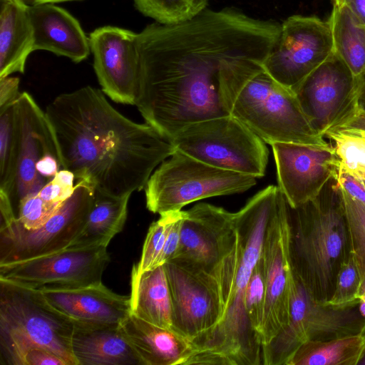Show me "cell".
Returning a JSON list of instances; mask_svg holds the SVG:
<instances>
[{"mask_svg": "<svg viewBox=\"0 0 365 365\" xmlns=\"http://www.w3.org/2000/svg\"><path fill=\"white\" fill-rule=\"evenodd\" d=\"M175 150L223 170L261 178L269 150L265 143L230 115L192 123L170 139Z\"/></svg>", "mask_w": 365, "mask_h": 365, "instance_id": "ba28073f", "label": "cell"}, {"mask_svg": "<svg viewBox=\"0 0 365 365\" xmlns=\"http://www.w3.org/2000/svg\"><path fill=\"white\" fill-rule=\"evenodd\" d=\"M71 349L78 365H143L119 325L74 323Z\"/></svg>", "mask_w": 365, "mask_h": 365, "instance_id": "603a6c76", "label": "cell"}, {"mask_svg": "<svg viewBox=\"0 0 365 365\" xmlns=\"http://www.w3.org/2000/svg\"><path fill=\"white\" fill-rule=\"evenodd\" d=\"M336 127H349L365 130V110L358 104Z\"/></svg>", "mask_w": 365, "mask_h": 365, "instance_id": "b9f144b4", "label": "cell"}, {"mask_svg": "<svg viewBox=\"0 0 365 365\" xmlns=\"http://www.w3.org/2000/svg\"><path fill=\"white\" fill-rule=\"evenodd\" d=\"M365 328L358 304L334 307L316 300L293 271L287 326L262 349V364L287 365L304 343L355 334Z\"/></svg>", "mask_w": 365, "mask_h": 365, "instance_id": "9c48e42d", "label": "cell"}, {"mask_svg": "<svg viewBox=\"0 0 365 365\" xmlns=\"http://www.w3.org/2000/svg\"><path fill=\"white\" fill-rule=\"evenodd\" d=\"M19 82V78L10 76L0 78V109L16 101L21 93Z\"/></svg>", "mask_w": 365, "mask_h": 365, "instance_id": "60d3db41", "label": "cell"}, {"mask_svg": "<svg viewBox=\"0 0 365 365\" xmlns=\"http://www.w3.org/2000/svg\"><path fill=\"white\" fill-rule=\"evenodd\" d=\"M75 180L76 177L73 172L61 169L38 191V194L48 202L63 203L73 195L76 186Z\"/></svg>", "mask_w": 365, "mask_h": 365, "instance_id": "8d00e7d4", "label": "cell"}, {"mask_svg": "<svg viewBox=\"0 0 365 365\" xmlns=\"http://www.w3.org/2000/svg\"><path fill=\"white\" fill-rule=\"evenodd\" d=\"M171 217L172 212L162 215L158 220L150 225L140 259L133 267L138 272L140 273L153 267L163 249Z\"/></svg>", "mask_w": 365, "mask_h": 365, "instance_id": "d590c367", "label": "cell"}, {"mask_svg": "<svg viewBox=\"0 0 365 365\" xmlns=\"http://www.w3.org/2000/svg\"><path fill=\"white\" fill-rule=\"evenodd\" d=\"M365 357V328L359 333L324 341H309L287 365H357Z\"/></svg>", "mask_w": 365, "mask_h": 365, "instance_id": "4316f807", "label": "cell"}, {"mask_svg": "<svg viewBox=\"0 0 365 365\" xmlns=\"http://www.w3.org/2000/svg\"><path fill=\"white\" fill-rule=\"evenodd\" d=\"M356 299L359 301L358 306L360 313L365 318V277L361 282Z\"/></svg>", "mask_w": 365, "mask_h": 365, "instance_id": "ee69618b", "label": "cell"}, {"mask_svg": "<svg viewBox=\"0 0 365 365\" xmlns=\"http://www.w3.org/2000/svg\"><path fill=\"white\" fill-rule=\"evenodd\" d=\"M282 194L279 186L269 185L235 212V245L212 272L218 283L222 317L214 328L193 341L199 351L191 364H262V345L249 325L245 297Z\"/></svg>", "mask_w": 365, "mask_h": 365, "instance_id": "3957f363", "label": "cell"}, {"mask_svg": "<svg viewBox=\"0 0 365 365\" xmlns=\"http://www.w3.org/2000/svg\"><path fill=\"white\" fill-rule=\"evenodd\" d=\"M281 24L232 9H205L176 24L155 22L137 36L139 81L135 106L170 140L186 125L229 115L220 95L223 71L245 58H267Z\"/></svg>", "mask_w": 365, "mask_h": 365, "instance_id": "6da1fadb", "label": "cell"}, {"mask_svg": "<svg viewBox=\"0 0 365 365\" xmlns=\"http://www.w3.org/2000/svg\"><path fill=\"white\" fill-rule=\"evenodd\" d=\"M73 322L51 306L39 289L0 278V359L19 365L31 348L47 349L78 365L71 349Z\"/></svg>", "mask_w": 365, "mask_h": 365, "instance_id": "8992f818", "label": "cell"}, {"mask_svg": "<svg viewBox=\"0 0 365 365\" xmlns=\"http://www.w3.org/2000/svg\"><path fill=\"white\" fill-rule=\"evenodd\" d=\"M130 197L113 196L95 189L86 222L68 247H108L110 240L123 229Z\"/></svg>", "mask_w": 365, "mask_h": 365, "instance_id": "484cf974", "label": "cell"}, {"mask_svg": "<svg viewBox=\"0 0 365 365\" xmlns=\"http://www.w3.org/2000/svg\"><path fill=\"white\" fill-rule=\"evenodd\" d=\"M361 284L360 274L355 259L350 252L338 272L334 290L329 299L323 304L334 307L356 305Z\"/></svg>", "mask_w": 365, "mask_h": 365, "instance_id": "836d02e7", "label": "cell"}, {"mask_svg": "<svg viewBox=\"0 0 365 365\" xmlns=\"http://www.w3.org/2000/svg\"><path fill=\"white\" fill-rule=\"evenodd\" d=\"M341 192L349 235L351 253L355 259L362 282L365 277V204L351 197L341 187Z\"/></svg>", "mask_w": 365, "mask_h": 365, "instance_id": "1f68e13d", "label": "cell"}, {"mask_svg": "<svg viewBox=\"0 0 365 365\" xmlns=\"http://www.w3.org/2000/svg\"><path fill=\"white\" fill-rule=\"evenodd\" d=\"M106 246L68 247L26 259L0 264V278L35 288H77L102 282L110 262Z\"/></svg>", "mask_w": 365, "mask_h": 365, "instance_id": "7c38bea8", "label": "cell"}, {"mask_svg": "<svg viewBox=\"0 0 365 365\" xmlns=\"http://www.w3.org/2000/svg\"><path fill=\"white\" fill-rule=\"evenodd\" d=\"M235 242V212L199 203L184 211L180 246L173 259L212 273Z\"/></svg>", "mask_w": 365, "mask_h": 365, "instance_id": "ac0fdd59", "label": "cell"}, {"mask_svg": "<svg viewBox=\"0 0 365 365\" xmlns=\"http://www.w3.org/2000/svg\"><path fill=\"white\" fill-rule=\"evenodd\" d=\"M0 78L24 73L34 51V34L28 5L20 0H0Z\"/></svg>", "mask_w": 365, "mask_h": 365, "instance_id": "cb8c5ba5", "label": "cell"}, {"mask_svg": "<svg viewBox=\"0 0 365 365\" xmlns=\"http://www.w3.org/2000/svg\"><path fill=\"white\" fill-rule=\"evenodd\" d=\"M104 94L90 86L62 93L45 113L63 169L105 193L130 196L145 187L155 168L175 148L150 125L121 114Z\"/></svg>", "mask_w": 365, "mask_h": 365, "instance_id": "7a4b0ae2", "label": "cell"}, {"mask_svg": "<svg viewBox=\"0 0 365 365\" xmlns=\"http://www.w3.org/2000/svg\"><path fill=\"white\" fill-rule=\"evenodd\" d=\"M271 146L278 186L292 209L316 197L337 176L340 163L331 143L319 145L277 142Z\"/></svg>", "mask_w": 365, "mask_h": 365, "instance_id": "2e32d148", "label": "cell"}, {"mask_svg": "<svg viewBox=\"0 0 365 365\" xmlns=\"http://www.w3.org/2000/svg\"><path fill=\"white\" fill-rule=\"evenodd\" d=\"M34 30V50L47 51L75 63L90 54L89 38L78 21L66 9L44 3L28 6Z\"/></svg>", "mask_w": 365, "mask_h": 365, "instance_id": "44dd1931", "label": "cell"}, {"mask_svg": "<svg viewBox=\"0 0 365 365\" xmlns=\"http://www.w3.org/2000/svg\"><path fill=\"white\" fill-rule=\"evenodd\" d=\"M130 314L155 325L173 330V308L164 264L130 277Z\"/></svg>", "mask_w": 365, "mask_h": 365, "instance_id": "d4e9b609", "label": "cell"}, {"mask_svg": "<svg viewBox=\"0 0 365 365\" xmlns=\"http://www.w3.org/2000/svg\"><path fill=\"white\" fill-rule=\"evenodd\" d=\"M144 16L160 24H176L192 19L206 9L207 0H133Z\"/></svg>", "mask_w": 365, "mask_h": 365, "instance_id": "4dcf8cb0", "label": "cell"}, {"mask_svg": "<svg viewBox=\"0 0 365 365\" xmlns=\"http://www.w3.org/2000/svg\"><path fill=\"white\" fill-rule=\"evenodd\" d=\"M344 5L349 10L356 22L365 27V0H344Z\"/></svg>", "mask_w": 365, "mask_h": 365, "instance_id": "7bdbcfd3", "label": "cell"}, {"mask_svg": "<svg viewBox=\"0 0 365 365\" xmlns=\"http://www.w3.org/2000/svg\"><path fill=\"white\" fill-rule=\"evenodd\" d=\"M362 76L354 77L333 51L294 91L304 112L323 136L359 104Z\"/></svg>", "mask_w": 365, "mask_h": 365, "instance_id": "9a60e30c", "label": "cell"}, {"mask_svg": "<svg viewBox=\"0 0 365 365\" xmlns=\"http://www.w3.org/2000/svg\"><path fill=\"white\" fill-rule=\"evenodd\" d=\"M183 216L182 210L172 212L163 249L153 268L163 265L175 258L180 246Z\"/></svg>", "mask_w": 365, "mask_h": 365, "instance_id": "74e56055", "label": "cell"}, {"mask_svg": "<svg viewBox=\"0 0 365 365\" xmlns=\"http://www.w3.org/2000/svg\"><path fill=\"white\" fill-rule=\"evenodd\" d=\"M333 51L327 21L292 15L281 24L279 38L264 68L276 81L294 91Z\"/></svg>", "mask_w": 365, "mask_h": 365, "instance_id": "8fae6325", "label": "cell"}, {"mask_svg": "<svg viewBox=\"0 0 365 365\" xmlns=\"http://www.w3.org/2000/svg\"><path fill=\"white\" fill-rule=\"evenodd\" d=\"M19 365H66L57 355L43 348H31L21 356Z\"/></svg>", "mask_w": 365, "mask_h": 365, "instance_id": "f35d334b", "label": "cell"}, {"mask_svg": "<svg viewBox=\"0 0 365 365\" xmlns=\"http://www.w3.org/2000/svg\"><path fill=\"white\" fill-rule=\"evenodd\" d=\"M39 289L51 306L73 323L119 325L130 313V297L113 292L103 282L77 288Z\"/></svg>", "mask_w": 365, "mask_h": 365, "instance_id": "ffe728a7", "label": "cell"}, {"mask_svg": "<svg viewBox=\"0 0 365 365\" xmlns=\"http://www.w3.org/2000/svg\"><path fill=\"white\" fill-rule=\"evenodd\" d=\"M265 61L242 58L223 71L220 95L224 109L270 145L329 144L314 128L297 93L265 71Z\"/></svg>", "mask_w": 365, "mask_h": 365, "instance_id": "277c9868", "label": "cell"}, {"mask_svg": "<svg viewBox=\"0 0 365 365\" xmlns=\"http://www.w3.org/2000/svg\"><path fill=\"white\" fill-rule=\"evenodd\" d=\"M255 184L254 176L212 166L175 150L147 182L146 207L162 215L205 198L243 192Z\"/></svg>", "mask_w": 365, "mask_h": 365, "instance_id": "52a82bcc", "label": "cell"}, {"mask_svg": "<svg viewBox=\"0 0 365 365\" xmlns=\"http://www.w3.org/2000/svg\"><path fill=\"white\" fill-rule=\"evenodd\" d=\"M18 133L16 102L0 109V190L13 193L17 168Z\"/></svg>", "mask_w": 365, "mask_h": 365, "instance_id": "f546056e", "label": "cell"}, {"mask_svg": "<svg viewBox=\"0 0 365 365\" xmlns=\"http://www.w3.org/2000/svg\"><path fill=\"white\" fill-rule=\"evenodd\" d=\"M173 308V330L194 341L214 328L222 314L213 273L172 259L164 264Z\"/></svg>", "mask_w": 365, "mask_h": 365, "instance_id": "5bb4252c", "label": "cell"}, {"mask_svg": "<svg viewBox=\"0 0 365 365\" xmlns=\"http://www.w3.org/2000/svg\"><path fill=\"white\" fill-rule=\"evenodd\" d=\"M119 328L143 365H188L199 351L193 341L185 336L130 313Z\"/></svg>", "mask_w": 365, "mask_h": 365, "instance_id": "7402d4cb", "label": "cell"}, {"mask_svg": "<svg viewBox=\"0 0 365 365\" xmlns=\"http://www.w3.org/2000/svg\"><path fill=\"white\" fill-rule=\"evenodd\" d=\"M334 6H341L344 5V0H331Z\"/></svg>", "mask_w": 365, "mask_h": 365, "instance_id": "7dc6e473", "label": "cell"}, {"mask_svg": "<svg viewBox=\"0 0 365 365\" xmlns=\"http://www.w3.org/2000/svg\"><path fill=\"white\" fill-rule=\"evenodd\" d=\"M95 192L86 180H76L73 195L42 226L24 228L16 217L0 225V264L24 261L67 248L83 227Z\"/></svg>", "mask_w": 365, "mask_h": 365, "instance_id": "30bf717a", "label": "cell"}, {"mask_svg": "<svg viewBox=\"0 0 365 365\" xmlns=\"http://www.w3.org/2000/svg\"><path fill=\"white\" fill-rule=\"evenodd\" d=\"M340 186L351 197L365 204V185L339 165L336 178Z\"/></svg>", "mask_w": 365, "mask_h": 365, "instance_id": "ab89813d", "label": "cell"}, {"mask_svg": "<svg viewBox=\"0 0 365 365\" xmlns=\"http://www.w3.org/2000/svg\"><path fill=\"white\" fill-rule=\"evenodd\" d=\"M16 115L17 168L14 189L10 197L14 212L22 199L38 193L46 184L36 171V165L41 159L48 155L61 158L53 131L45 111L27 92L21 93L16 100Z\"/></svg>", "mask_w": 365, "mask_h": 365, "instance_id": "d6986e66", "label": "cell"}, {"mask_svg": "<svg viewBox=\"0 0 365 365\" xmlns=\"http://www.w3.org/2000/svg\"><path fill=\"white\" fill-rule=\"evenodd\" d=\"M324 136L331 141L339 165L365 185V130L335 127Z\"/></svg>", "mask_w": 365, "mask_h": 365, "instance_id": "f1b7e54d", "label": "cell"}, {"mask_svg": "<svg viewBox=\"0 0 365 365\" xmlns=\"http://www.w3.org/2000/svg\"><path fill=\"white\" fill-rule=\"evenodd\" d=\"M291 258L294 274L322 304L334 290L338 272L351 252L341 187L331 179L319 194L290 207Z\"/></svg>", "mask_w": 365, "mask_h": 365, "instance_id": "5b68a950", "label": "cell"}, {"mask_svg": "<svg viewBox=\"0 0 365 365\" xmlns=\"http://www.w3.org/2000/svg\"><path fill=\"white\" fill-rule=\"evenodd\" d=\"M61 204L48 202L38 193L29 195L19 202L15 212L16 219L24 228L34 230L48 221Z\"/></svg>", "mask_w": 365, "mask_h": 365, "instance_id": "e575fe53", "label": "cell"}, {"mask_svg": "<svg viewBox=\"0 0 365 365\" xmlns=\"http://www.w3.org/2000/svg\"><path fill=\"white\" fill-rule=\"evenodd\" d=\"M265 299L266 267L262 252L252 271L245 297V312L249 325L260 342V330L264 317Z\"/></svg>", "mask_w": 365, "mask_h": 365, "instance_id": "d6a6232c", "label": "cell"}, {"mask_svg": "<svg viewBox=\"0 0 365 365\" xmlns=\"http://www.w3.org/2000/svg\"><path fill=\"white\" fill-rule=\"evenodd\" d=\"M28 6L38 4H44V3H61L66 1H78V0H20Z\"/></svg>", "mask_w": 365, "mask_h": 365, "instance_id": "f6af8a7d", "label": "cell"}, {"mask_svg": "<svg viewBox=\"0 0 365 365\" xmlns=\"http://www.w3.org/2000/svg\"><path fill=\"white\" fill-rule=\"evenodd\" d=\"M359 105L365 110V73L362 76V84L359 98Z\"/></svg>", "mask_w": 365, "mask_h": 365, "instance_id": "bcb514c9", "label": "cell"}, {"mask_svg": "<svg viewBox=\"0 0 365 365\" xmlns=\"http://www.w3.org/2000/svg\"><path fill=\"white\" fill-rule=\"evenodd\" d=\"M364 358H365V357H364ZM364 364H365V362H364Z\"/></svg>", "mask_w": 365, "mask_h": 365, "instance_id": "c3c4849f", "label": "cell"}, {"mask_svg": "<svg viewBox=\"0 0 365 365\" xmlns=\"http://www.w3.org/2000/svg\"><path fill=\"white\" fill-rule=\"evenodd\" d=\"M266 267V299L260 330L263 346L287 326L290 311L293 269L290 207L282 193L266 230L262 248Z\"/></svg>", "mask_w": 365, "mask_h": 365, "instance_id": "4fadbf2b", "label": "cell"}, {"mask_svg": "<svg viewBox=\"0 0 365 365\" xmlns=\"http://www.w3.org/2000/svg\"><path fill=\"white\" fill-rule=\"evenodd\" d=\"M327 21L334 51L344 61L354 77L365 73V27L359 26L344 5H334Z\"/></svg>", "mask_w": 365, "mask_h": 365, "instance_id": "83f0119b", "label": "cell"}, {"mask_svg": "<svg viewBox=\"0 0 365 365\" xmlns=\"http://www.w3.org/2000/svg\"><path fill=\"white\" fill-rule=\"evenodd\" d=\"M137 36L113 26L97 28L88 36L101 91L118 103H135L140 69Z\"/></svg>", "mask_w": 365, "mask_h": 365, "instance_id": "e0dca14e", "label": "cell"}]
</instances>
